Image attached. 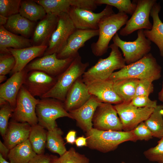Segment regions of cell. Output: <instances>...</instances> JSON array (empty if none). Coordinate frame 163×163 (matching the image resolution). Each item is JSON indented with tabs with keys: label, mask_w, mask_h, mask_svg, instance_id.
Here are the masks:
<instances>
[{
	"label": "cell",
	"mask_w": 163,
	"mask_h": 163,
	"mask_svg": "<svg viewBox=\"0 0 163 163\" xmlns=\"http://www.w3.org/2000/svg\"><path fill=\"white\" fill-rule=\"evenodd\" d=\"M39 99L33 97L23 85L17 96L15 107L12 113L13 120L19 122H26L31 126L38 123L36 113Z\"/></svg>",
	"instance_id": "8"
},
{
	"label": "cell",
	"mask_w": 163,
	"mask_h": 163,
	"mask_svg": "<svg viewBox=\"0 0 163 163\" xmlns=\"http://www.w3.org/2000/svg\"><path fill=\"white\" fill-rule=\"evenodd\" d=\"M7 77L6 75H0V83H1L7 80Z\"/></svg>",
	"instance_id": "50"
},
{
	"label": "cell",
	"mask_w": 163,
	"mask_h": 163,
	"mask_svg": "<svg viewBox=\"0 0 163 163\" xmlns=\"http://www.w3.org/2000/svg\"><path fill=\"white\" fill-rule=\"evenodd\" d=\"M98 30L76 29L69 37L63 48L57 54L58 59L75 58L79 55L78 50L91 38L99 35Z\"/></svg>",
	"instance_id": "16"
},
{
	"label": "cell",
	"mask_w": 163,
	"mask_h": 163,
	"mask_svg": "<svg viewBox=\"0 0 163 163\" xmlns=\"http://www.w3.org/2000/svg\"><path fill=\"white\" fill-rule=\"evenodd\" d=\"M63 134L62 131L58 127L47 131L46 148L51 152L58 154L60 156L67 151L62 137Z\"/></svg>",
	"instance_id": "32"
},
{
	"label": "cell",
	"mask_w": 163,
	"mask_h": 163,
	"mask_svg": "<svg viewBox=\"0 0 163 163\" xmlns=\"http://www.w3.org/2000/svg\"><path fill=\"white\" fill-rule=\"evenodd\" d=\"M58 15L47 14L36 26L31 40L33 46L47 45L58 23Z\"/></svg>",
	"instance_id": "23"
},
{
	"label": "cell",
	"mask_w": 163,
	"mask_h": 163,
	"mask_svg": "<svg viewBox=\"0 0 163 163\" xmlns=\"http://www.w3.org/2000/svg\"><path fill=\"white\" fill-rule=\"evenodd\" d=\"M109 47L111 49L109 56L105 59L100 58L82 75L85 84L96 80L108 79L115 70L120 69L126 65L118 47L113 43Z\"/></svg>",
	"instance_id": "4"
},
{
	"label": "cell",
	"mask_w": 163,
	"mask_h": 163,
	"mask_svg": "<svg viewBox=\"0 0 163 163\" xmlns=\"http://www.w3.org/2000/svg\"><path fill=\"white\" fill-rule=\"evenodd\" d=\"M75 58L59 59L57 57V54L54 53L44 56L34 60L25 68L28 72L39 70L56 77L69 67Z\"/></svg>",
	"instance_id": "13"
},
{
	"label": "cell",
	"mask_w": 163,
	"mask_h": 163,
	"mask_svg": "<svg viewBox=\"0 0 163 163\" xmlns=\"http://www.w3.org/2000/svg\"><path fill=\"white\" fill-rule=\"evenodd\" d=\"M136 4V8L125 26L121 29L120 34L127 36L136 30L141 29L150 30L152 25L149 19L151 9L156 0H134Z\"/></svg>",
	"instance_id": "9"
},
{
	"label": "cell",
	"mask_w": 163,
	"mask_h": 163,
	"mask_svg": "<svg viewBox=\"0 0 163 163\" xmlns=\"http://www.w3.org/2000/svg\"><path fill=\"white\" fill-rule=\"evenodd\" d=\"M130 102L132 104L139 107L155 108L157 105L156 101L152 100L148 96L145 95L135 96Z\"/></svg>",
	"instance_id": "42"
},
{
	"label": "cell",
	"mask_w": 163,
	"mask_h": 163,
	"mask_svg": "<svg viewBox=\"0 0 163 163\" xmlns=\"http://www.w3.org/2000/svg\"><path fill=\"white\" fill-rule=\"evenodd\" d=\"M38 123L31 126L28 139L37 154H44L46 147L47 131Z\"/></svg>",
	"instance_id": "31"
},
{
	"label": "cell",
	"mask_w": 163,
	"mask_h": 163,
	"mask_svg": "<svg viewBox=\"0 0 163 163\" xmlns=\"http://www.w3.org/2000/svg\"><path fill=\"white\" fill-rule=\"evenodd\" d=\"M36 113L38 123L48 130L57 127L56 120L58 118L66 117L72 119L65 109L64 102L52 98L39 99L36 107Z\"/></svg>",
	"instance_id": "6"
},
{
	"label": "cell",
	"mask_w": 163,
	"mask_h": 163,
	"mask_svg": "<svg viewBox=\"0 0 163 163\" xmlns=\"http://www.w3.org/2000/svg\"><path fill=\"white\" fill-rule=\"evenodd\" d=\"M91 95L82 76L78 78L69 90L64 102V106L68 112L78 109L85 104Z\"/></svg>",
	"instance_id": "21"
},
{
	"label": "cell",
	"mask_w": 163,
	"mask_h": 163,
	"mask_svg": "<svg viewBox=\"0 0 163 163\" xmlns=\"http://www.w3.org/2000/svg\"><path fill=\"white\" fill-rule=\"evenodd\" d=\"M37 155L28 139L11 149L8 158L10 163H28Z\"/></svg>",
	"instance_id": "29"
},
{
	"label": "cell",
	"mask_w": 163,
	"mask_h": 163,
	"mask_svg": "<svg viewBox=\"0 0 163 163\" xmlns=\"http://www.w3.org/2000/svg\"><path fill=\"white\" fill-rule=\"evenodd\" d=\"M137 37L133 41L121 39L117 33L112 38L114 43L122 50L126 63L127 65L135 62L149 53L151 48V42L145 36L143 29L137 31Z\"/></svg>",
	"instance_id": "7"
},
{
	"label": "cell",
	"mask_w": 163,
	"mask_h": 163,
	"mask_svg": "<svg viewBox=\"0 0 163 163\" xmlns=\"http://www.w3.org/2000/svg\"><path fill=\"white\" fill-rule=\"evenodd\" d=\"M47 45L33 46L21 49H8L15 60V66L10 73H14L22 71L35 58L43 55Z\"/></svg>",
	"instance_id": "22"
},
{
	"label": "cell",
	"mask_w": 163,
	"mask_h": 163,
	"mask_svg": "<svg viewBox=\"0 0 163 163\" xmlns=\"http://www.w3.org/2000/svg\"><path fill=\"white\" fill-rule=\"evenodd\" d=\"M35 22L24 17L19 13L9 17L4 26L8 31L29 39L36 27Z\"/></svg>",
	"instance_id": "27"
},
{
	"label": "cell",
	"mask_w": 163,
	"mask_h": 163,
	"mask_svg": "<svg viewBox=\"0 0 163 163\" xmlns=\"http://www.w3.org/2000/svg\"><path fill=\"white\" fill-rule=\"evenodd\" d=\"M15 64V58L10 53L0 54V75L10 73Z\"/></svg>",
	"instance_id": "39"
},
{
	"label": "cell",
	"mask_w": 163,
	"mask_h": 163,
	"mask_svg": "<svg viewBox=\"0 0 163 163\" xmlns=\"http://www.w3.org/2000/svg\"><path fill=\"white\" fill-rule=\"evenodd\" d=\"M101 103L95 97L91 95L83 105L69 113L72 119L76 120L77 125L86 132L93 128L92 119L94 115L97 108Z\"/></svg>",
	"instance_id": "20"
},
{
	"label": "cell",
	"mask_w": 163,
	"mask_h": 163,
	"mask_svg": "<svg viewBox=\"0 0 163 163\" xmlns=\"http://www.w3.org/2000/svg\"><path fill=\"white\" fill-rule=\"evenodd\" d=\"M117 114L114 106L109 103H101L93 116V128L101 130L122 131V125Z\"/></svg>",
	"instance_id": "14"
},
{
	"label": "cell",
	"mask_w": 163,
	"mask_h": 163,
	"mask_svg": "<svg viewBox=\"0 0 163 163\" xmlns=\"http://www.w3.org/2000/svg\"><path fill=\"white\" fill-rule=\"evenodd\" d=\"M161 8L160 2H156L153 5L150 14L153 21L152 28L144 30V32L146 37L158 46L160 55L163 57V22L159 16Z\"/></svg>",
	"instance_id": "25"
},
{
	"label": "cell",
	"mask_w": 163,
	"mask_h": 163,
	"mask_svg": "<svg viewBox=\"0 0 163 163\" xmlns=\"http://www.w3.org/2000/svg\"><path fill=\"white\" fill-rule=\"evenodd\" d=\"M128 18L127 14L118 12L107 15L100 20L98 24V39L91 46L94 56H101L107 52L110 41L117 31L126 25Z\"/></svg>",
	"instance_id": "2"
},
{
	"label": "cell",
	"mask_w": 163,
	"mask_h": 163,
	"mask_svg": "<svg viewBox=\"0 0 163 163\" xmlns=\"http://www.w3.org/2000/svg\"><path fill=\"white\" fill-rule=\"evenodd\" d=\"M89 64V62H83L79 55L76 57L69 67L56 77L54 86L41 98H52L64 102L70 88L78 78L82 76Z\"/></svg>",
	"instance_id": "5"
},
{
	"label": "cell",
	"mask_w": 163,
	"mask_h": 163,
	"mask_svg": "<svg viewBox=\"0 0 163 163\" xmlns=\"http://www.w3.org/2000/svg\"><path fill=\"white\" fill-rule=\"evenodd\" d=\"M121 163H126L125 162H124V161H122Z\"/></svg>",
	"instance_id": "53"
},
{
	"label": "cell",
	"mask_w": 163,
	"mask_h": 163,
	"mask_svg": "<svg viewBox=\"0 0 163 163\" xmlns=\"http://www.w3.org/2000/svg\"><path fill=\"white\" fill-rule=\"evenodd\" d=\"M98 5L105 4L116 7L118 12L132 15L134 12L136 4L134 0H96Z\"/></svg>",
	"instance_id": "34"
},
{
	"label": "cell",
	"mask_w": 163,
	"mask_h": 163,
	"mask_svg": "<svg viewBox=\"0 0 163 163\" xmlns=\"http://www.w3.org/2000/svg\"><path fill=\"white\" fill-rule=\"evenodd\" d=\"M163 105H157L144 123L152 133L153 137L160 139L163 136V118L160 110Z\"/></svg>",
	"instance_id": "33"
},
{
	"label": "cell",
	"mask_w": 163,
	"mask_h": 163,
	"mask_svg": "<svg viewBox=\"0 0 163 163\" xmlns=\"http://www.w3.org/2000/svg\"><path fill=\"white\" fill-rule=\"evenodd\" d=\"M122 123L123 131L133 130L139 124L144 122L153 112L154 108L139 107L130 102H123L114 106Z\"/></svg>",
	"instance_id": "10"
},
{
	"label": "cell",
	"mask_w": 163,
	"mask_h": 163,
	"mask_svg": "<svg viewBox=\"0 0 163 163\" xmlns=\"http://www.w3.org/2000/svg\"><path fill=\"white\" fill-rule=\"evenodd\" d=\"M21 0H0V15L8 18L19 13Z\"/></svg>",
	"instance_id": "35"
},
{
	"label": "cell",
	"mask_w": 163,
	"mask_h": 163,
	"mask_svg": "<svg viewBox=\"0 0 163 163\" xmlns=\"http://www.w3.org/2000/svg\"><path fill=\"white\" fill-rule=\"evenodd\" d=\"M57 77L39 70L29 72L23 86L33 97L40 98L54 86Z\"/></svg>",
	"instance_id": "15"
},
{
	"label": "cell",
	"mask_w": 163,
	"mask_h": 163,
	"mask_svg": "<svg viewBox=\"0 0 163 163\" xmlns=\"http://www.w3.org/2000/svg\"><path fill=\"white\" fill-rule=\"evenodd\" d=\"M31 126L26 122H19L14 120L8 123L3 138L4 144L10 150L16 145L28 139Z\"/></svg>",
	"instance_id": "24"
},
{
	"label": "cell",
	"mask_w": 163,
	"mask_h": 163,
	"mask_svg": "<svg viewBox=\"0 0 163 163\" xmlns=\"http://www.w3.org/2000/svg\"><path fill=\"white\" fill-rule=\"evenodd\" d=\"M31 40L12 33L0 26V54L10 53L8 49H21L33 46Z\"/></svg>",
	"instance_id": "26"
},
{
	"label": "cell",
	"mask_w": 163,
	"mask_h": 163,
	"mask_svg": "<svg viewBox=\"0 0 163 163\" xmlns=\"http://www.w3.org/2000/svg\"><path fill=\"white\" fill-rule=\"evenodd\" d=\"M143 154L150 161L163 163V136L158 141L156 145L146 150Z\"/></svg>",
	"instance_id": "37"
},
{
	"label": "cell",
	"mask_w": 163,
	"mask_h": 163,
	"mask_svg": "<svg viewBox=\"0 0 163 163\" xmlns=\"http://www.w3.org/2000/svg\"><path fill=\"white\" fill-rule=\"evenodd\" d=\"M51 156L47 154H37L28 163H49Z\"/></svg>",
	"instance_id": "43"
},
{
	"label": "cell",
	"mask_w": 163,
	"mask_h": 163,
	"mask_svg": "<svg viewBox=\"0 0 163 163\" xmlns=\"http://www.w3.org/2000/svg\"><path fill=\"white\" fill-rule=\"evenodd\" d=\"M113 7L107 5L101 12L72 7L68 14L76 29L98 30L100 20L104 17L114 13Z\"/></svg>",
	"instance_id": "12"
},
{
	"label": "cell",
	"mask_w": 163,
	"mask_h": 163,
	"mask_svg": "<svg viewBox=\"0 0 163 163\" xmlns=\"http://www.w3.org/2000/svg\"><path fill=\"white\" fill-rule=\"evenodd\" d=\"M14 109L8 102L0 106V133L3 138L7 130L8 120L12 117Z\"/></svg>",
	"instance_id": "38"
},
{
	"label": "cell",
	"mask_w": 163,
	"mask_h": 163,
	"mask_svg": "<svg viewBox=\"0 0 163 163\" xmlns=\"http://www.w3.org/2000/svg\"><path fill=\"white\" fill-rule=\"evenodd\" d=\"M75 143L78 147L87 146V138L83 136L78 137L76 138Z\"/></svg>",
	"instance_id": "45"
},
{
	"label": "cell",
	"mask_w": 163,
	"mask_h": 163,
	"mask_svg": "<svg viewBox=\"0 0 163 163\" xmlns=\"http://www.w3.org/2000/svg\"><path fill=\"white\" fill-rule=\"evenodd\" d=\"M139 79L124 78L113 82V88L124 102H130L135 96Z\"/></svg>",
	"instance_id": "28"
},
{
	"label": "cell",
	"mask_w": 163,
	"mask_h": 163,
	"mask_svg": "<svg viewBox=\"0 0 163 163\" xmlns=\"http://www.w3.org/2000/svg\"><path fill=\"white\" fill-rule=\"evenodd\" d=\"M50 156V160L49 163H60L59 157L52 155H51Z\"/></svg>",
	"instance_id": "47"
},
{
	"label": "cell",
	"mask_w": 163,
	"mask_h": 163,
	"mask_svg": "<svg viewBox=\"0 0 163 163\" xmlns=\"http://www.w3.org/2000/svg\"><path fill=\"white\" fill-rule=\"evenodd\" d=\"M91 95L101 103L117 104L123 102L113 88V82L109 79L96 80L86 84Z\"/></svg>",
	"instance_id": "17"
},
{
	"label": "cell",
	"mask_w": 163,
	"mask_h": 163,
	"mask_svg": "<svg viewBox=\"0 0 163 163\" xmlns=\"http://www.w3.org/2000/svg\"><path fill=\"white\" fill-rule=\"evenodd\" d=\"M75 28L68 13L58 15L57 26L49 42L44 56L58 53L65 46L67 40Z\"/></svg>",
	"instance_id": "11"
},
{
	"label": "cell",
	"mask_w": 163,
	"mask_h": 163,
	"mask_svg": "<svg viewBox=\"0 0 163 163\" xmlns=\"http://www.w3.org/2000/svg\"><path fill=\"white\" fill-rule=\"evenodd\" d=\"M86 133L87 146L103 153L113 151L125 142L138 140L133 130L129 131H105L92 128Z\"/></svg>",
	"instance_id": "1"
},
{
	"label": "cell",
	"mask_w": 163,
	"mask_h": 163,
	"mask_svg": "<svg viewBox=\"0 0 163 163\" xmlns=\"http://www.w3.org/2000/svg\"><path fill=\"white\" fill-rule=\"evenodd\" d=\"M8 18L0 15V26H4L6 23Z\"/></svg>",
	"instance_id": "48"
},
{
	"label": "cell",
	"mask_w": 163,
	"mask_h": 163,
	"mask_svg": "<svg viewBox=\"0 0 163 163\" xmlns=\"http://www.w3.org/2000/svg\"><path fill=\"white\" fill-rule=\"evenodd\" d=\"M157 80L154 78H150L139 80L135 96L149 95L153 91V81Z\"/></svg>",
	"instance_id": "40"
},
{
	"label": "cell",
	"mask_w": 163,
	"mask_h": 163,
	"mask_svg": "<svg viewBox=\"0 0 163 163\" xmlns=\"http://www.w3.org/2000/svg\"><path fill=\"white\" fill-rule=\"evenodd\" d=\"M41 5L47 14L58 15L63 13H68L72 7L91 10L93 3L91 0H34Z\"/></svg>",
	"instance_id": "19"
},
{
	"label": "cell",
	"mask_w": 163,
	"mask_h": 163,
	"mask_svg": "<svg viewBox=\"0 0 163 163\" xmlns=\"http://www.w3.org/2000/svg\"><path fill=\"white\" fill-rule=\"evenodd\" d=\"M133 130L138 140L148 141L153 137L152 133L144 122L139 124Z\"/></svg>",
	"instance_id": "41"
},
{
	"label": "cell",
	"mask_w": 163,
	"mask_h": 163,
	"mask_svg": "<svg viewBox=\"0 0 163 163\" xmlns=\"http://www.w3.org/2000/svg\"><path fill=\"white\" fill-rule=\"evenodd\" d=\"M76 132L74 130L69 131L65 137L66 142L73 144L75 143L76 139Z\"/></svg>",
	"instance_id": "44"
},
{
	"label": "cell",
	"mask_w": 163,
	"mask_h": 163,
	"mask_svg": "<svg viewBox=\"0 0 163 163\" xmlns=\"http://www.w3.org/2000/svg\"><path fill=\"white\" fill-rule=\"evenodd\" d=\"M161 70L156 59L149 53L139 60L114 72L109 79L113 82L124 78L139 80L154 78L158 80L161 77Z\"/></svg>",
	"instance_id": "3"
},
{
	"label": "cell",
	"mask_w": 163,
	"mask_h": 163,
	"mask_svg": "<svg viewBox=\"0 0 163 163\" xmlns=\"http://www.w3.org/2000/svg\"><path fill=\"white\" fill-rule=\"evenodd\" d=\"M29 72L25 68L13 74L0 85V98L6 101L14 110L19 92L25 82Z\"/></svg>",
	"instance_id": "18"
},
{
	"label": "cell",
	"mask_w": 163,
	"mask_h": 163,
	"mask_svg": "<svg viewBox=\"0 0 163 163\" xmlns=\"http://www.w3.org/2000/svg\"><path fill=\"white\" fill-rule=\"evenodd\" d=\"M0 163H9L6 161L0 153Z\"/></svg>",
	"instance_id": "51"
},
{
	"label": "cell",
	"mask_w": 163,
	"mask_h": 163,
	"mask_svg": "<svg viewBox=\"0 0 163 163\" xmlns=\"http://www.w3.org/2000/svg\"><path fill=\"white\" fill-rule=\"evenodd\" d=\"M19 14L31 21L36 22L42 19L47 13L40 5L34 0H21Z\"/></svg>",
	"instance_id": "30"
},
{
	"label": "cell",
	"mask_w": 163,
	"mask_h": 163,
	"mask_svg": "<svg viewBox=\"0 0 163 163\" xmlns=\"http://www.w3.org/2000/svg\"><path fill=\"white\" fill-rule=\"evenodd\" d=\"M160 113L162 115V116H163V109H161L160 110Z\"/></svg>",
	"instance_id": "52"
},
{
	"label": "cell",
	"mask_w": 163,
	"mask_h": 163,
	"mask_svg": "<svg viewBox=\"0 0 163 163\" xmlns=\"http://www.w3.org/2000/svg\"><path fill=\"white\" fill-rule=\"evenodd\" d=\"M10 149L0 140V153L5 159L8 157Z\"/></svg>",
	"instance_id": "46"
},
{
	"label": "cell",
	"mask_w": 163,
	"mask_h": 163,
	"mask_svg": "<svg viewBox=\"0 0 163 163\" xmlns=\"http://www.w3.org/2000/svg\"><path fill=\"white\" fill-rule=\"evenodd\" d=\"M158 99L160 101L163 102V82L162 89L158 93Z\"/></svg>",
	"instance_id": "49"
},
{
	"label": "cell",
	"mask_w": 163,
	"mask_h": 163,
	"mask_svg": "<svg viewBox=\"0 0 163 163\" xmlns=\"http://www.w3.org/2000/svg\"><path fill=\"white\" fill-rule=\"evenodd\" d=\"M60 163H90L89 159L85 155L71 148L59 157Z\"/></svg>",
	"instance_id": "36"
}]
</instances>
